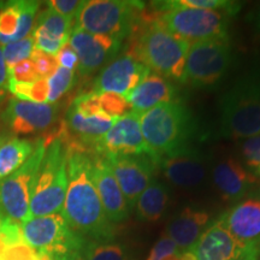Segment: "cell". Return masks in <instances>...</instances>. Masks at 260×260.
Instances as JSON below:
<instances>
[{"mask_svg":"<svg viewBox=\"0 0 260 260\" xmlns=\"http://www.w3.org/2000/svg\"><path fill=\"white\" fill-rule=\"evenodd\" d=\"M90 161L79 144L68 147V189L60 213L71 229L87 240L110 242L115 229L90 178Z\"/></svg>","mask_w":260,"mask_h":260,"instance_id":"6da1fadb","label":"cell"},{"mask_svg":"<svg viewBox=\"0 0 260 260\" xmlns=\"http://www.w3.org/2000/svg\"><path fill=\"white\" fill-rule=\"evenodd\" d=\"M220 134L249 139L260 134V69L253 68L237 79L219 102Z\"/></svg>","mask_w":260,"mask_h":260,"instance_id":"7a4b0ae2","label":"cell"},{"mask_svg":"<svg viewBox=\"0 0 260 260\" xmlns=\"http://www.w3.org/2000/svg\"><path fill=\"white\" fill-rule=\"evenodd\" d=\"M189 47L190 42L169 31L158 18H147L129 53L157 75L182 80Z\"/></svg>","mask_w":260,"mask_h":260,"instance_id":"3957f363","label":"cell"},{"mask_svg":"<svg viewBox=\"0 0 260 260\" xmlns=\"http://www.w3.org/2000/svg\"><path fill=\"white\" fill-rule=\"evenodd\" d=\"M141 133L148 147L160 160L162 155L189 145L195 121L181 102L160 104L140 116Z\"/></svg>","mask_w":260,"mask_h":260,"instance_id":"277c9868","label":"cell"},{"mask_svg":"<svg viewBox=\"0 0 260 260\" xmlns=\"http://www.w3.org/2000/svg\"><path fill=\"white\" fill-rule=\"evenodd\" d=\"M67 189L68 148L60 135L51 136L32 187L29 218L60 213Z\"/></svg>","mask_w":260,"mask_h":260,"instance_id":"5b68a950","label":"cell"},{"mask_svg":"<svg viewBox=\"0 0 260 260\" xmlns=\"http://www.w3.org/2000/svg\"><path fill=\"white\" fill-rule=\"evenodd\" d=\"M162 25L190 44L207 39L228 37V21L234 15L228 10L188 8L180 2L157 3Z\"/></svg>","mask_w":260,"mask_h":260,"instance_id":"8992f818","label":"cell"},{"mask_svg":"<svg viewBox=\"0 0 260 260\" xmlns=\"http://www.w3.org/2000/svg\"><path fill=\"white\" fill-rule=\"evenodd\" d=\"M144 8L142 3L124 0L86 2L75 17V28L109 37L121 44L135 28Z\"/></svg>","mask_w":260,"mask_h":260,"instance_id":"52a82bcc","label":"cell"},{"mask_svg":"<svg viewBox=\"0 0 260 260\" xmlns=\"http://www.w3.org/2000/svg\"><path fill=\"white\" fill-rule=\"evenodd\" d=\"M228 37L193 42L187 53L182 81L194 88H210L220 82L232 64Z\"/></svg>","mask_w":260,"mask_h":260,"instance_id":"ba28073f","label":"cell"},{"mask_svg":"<svg viewBox=\"0 0 260 260\" xmlns=\"http://www.w3.org/2000/svg\"><path fill=\"white\" fill-rule=\"evenodd\" d=\"M24 242L34 251L51 255L79 253L88 240L71 229L61 213L30 217L21 224Z\"/></svg>","mask_w":260,"mask_h":260,"instance_id":"9c48e42d","label":"cell"},{"mask_svg":"<svg viewBox=\"0 0 260 260\" xmlns=\"http://www.w3.org/2000/svg\"><path fill=\"white\" fill-rule=\"evenodd\" d=\"M46 149V140L39 139L27 161L9 176L0 180V214L23 223L29 218V204L32 187Z\"/></svg>","mask_w":260,"mask_h":260,"instance_id":"30bf717a","label":"cell"},{"mask_svg":"<svg viewBox=\"0 0 260 260\" xmlns=\"http://www.w3.org/2000/svg\"><path fill=\"white\" fill-rule=\"evenodd\" d=\"M115 175L126 204L132 210L140 194L153 182L158 164L148 155H102Z\"/></svg>","mask_w":260,"mask_h":260,"instance_id":"8fae6325","label":"cell"},{"mask_svg":"<svg viewBox=\"0 0 260 260\" xmlns=\"http://www.w3.org/2000/svg\"><path fill=\"white\" fill-rule=\"evenodd\" d=\"M141 113L130 111L117 118L111 129L98 140L95 149L102 155H148L159 165L158 158L146 144L140 126Z\"/></svg>","mask_w":260,"mask_h":260,"instance_id":"7c38bea8","label":"cell"},{"mask_svg":"<svg viewBox=\"0 0 260 260\" xmlns=\"http://www.w3.org/2000/svg\"><path fill=\"white\" fill-rule=\"evenodd\" d=\"M151 74L148 67L130 53L122 54L109 63L93 83L92 92L115 93L125 96Z\"/></svg>","mask_w":260,"mask_h":260,"instance_id":"4fadbf2b","label":"cell"},{"mask_svg":"<svg viewBox=\"0 0 260 260\" xmlns=\"http://www.w3.org/2000/svg\"><path fill=\"white\" fill-rule=\"evenodd\" d=\"M57 113L54 104L11 99L2 113V121L16 134H31L50 128L56 122Z\"/></svg>","mask_w":260,"mask_h":260,"instance_id":"5bb4252c","label":"cell"},{"mask_svg":"<svg viewBox=\"0 0 260 260\" xmlns=\"http://www.w3.org/2000/svg\"><path fill=\"white\" fill-rule=\"evenodd\" d=\"M159 167L171 184L183 189L200 186L206 175L204 154L190 145L162 155Z\"/></svg>","mask_w":260,"mask_h":260,"instance_id":"9a60e30c","label":"cell"},{"mask_svg":"<svg viewBox=\"0 0 260 260\" xmlns=\"http://www.w3.org/2000/svg\"><path fill=\"white\" fill-rule=\"evenodd\" d=\"M69 45L77 54V70L80 75L89 76L102 68L106 61L116 57L121 44L109 37L94 35L74 27L71 30Z\"/></svg>","mask_w":260,"mask_h":260,"instance_id":"2e32d148","label":"cell"},{"mask_svg":"<svg viewBox=\"0 0 260 260\" xmlns=\"http://www.w3.org/2000/svg\"><path fill=\"white\" fill-rule=\"evenodd\" d=\"M224 229L245 249H260V199H246L218 219Z\"/></svg>","mask_w":260,"mask_h":260,"instance_id":"e0dca14e","label":"cell"},{"mask_svg":"<svg viewBox=\"0 0 260 260\" xmlns=\"http://www.w3.org/2000/svg\"><path fill=\"white\" fill-rule=\"evenodd\" d=\"M90 178L102 200L104 211L110 222L121 223L129 218L130 209L118 182L105 159L94 157L90 161Z\"/></svg>","mask_w":260,"mask_h":260,"instance_id":"ac0fdd59","label":"cell"},{"mask_svg":"<svg viewBox=\"0 0 260 260\" xmlns=\"http://www.w3.org/2000/svg\"><path fill=\"white\" fill-rule=\"evenodd\" d=\"M73 19L57 14L47 8L38 16L32 30L35 50L56 57L65 45L69 44Z\"/></svg>","mask_w":260,"mask_h":260,"instance_id":"d6986e66","label":"cell"},{"mask_svg":"<svg viewBox=\"0 0 260 260\" xmlns=\"http://www.w3.org/2000/svg\"><path fill=\"white\" fill-rule=\"evenodd\" d=\"M40 3L31 0H17L2 5L0 10V45L27 38L34 25Z\"/></svg>","mask_w":260,"mask_h":260,"instance_id":"ffe728a7","label":"cell"},{"mask_svg":"<svg viewBox=\"0 0 260 260\" xmlns=\"http://www.w3.org/2000/svg\"><path fill=\"white\" fill-rule=\"evenodd\" d=\"M190 251L197 260H235L247 249L240 246L218 220H216L205 229Z\"/></svg>","mask_w":260,"mask_h":260,"instance_id":"44dd1931","label":"cell"},{"mask_svg":"<svg viewBox=\"0 0 260 260\" xmlns=\"http://www.w3.org/2000/svg\"><path fill=\"white\" fill-rule=\"evenodd\" d=\"M213 181L223 199L239 200L248 193L255 178L239 160L224 158L214 165Z\"/></svg>","mask_w":260,"mask_h":260,"instance_id":"7402d4cb","label":"cell"},{"mask_svg":"<svg viewBox=\"0 0 260 260\" xmlns=\"http://www.w3.org/2000/svg\"><path fill=\"white\" fill-rule=\"evenodd\" d=\"M176 89L165 77L157 74H149L141 83L126 94L125 99L130 111L144 113L160 104L174 102Z\"/></svg>","mask_w":260,"mask_h":260,"instance_id":"603a6c76","label":"cell"},{"mask_svg":"<svg viewBox=\"0 0 260 260\" xmlns=\"http://www.w3.org/2000/svg\"><path fill=\"white\" fill-rule=\"evenodd\" d=\"M209 220V213L186 207L169 224L167 236L181 252L190 251L203 235Z\"/></svg>","mask_w":260,"mask_h":260,"instance_id":"cb8c5ba5","label":"cell"},{"mask_svg":"<svg viewBox=\"0 0 260 260\" xmlns=\"http://www.w3.org/2000/svg\"><path fill=\"white\" fill-rule=\"evenodd\" d=\"M115 121V118L106 115L104 111L82 113L70 106L67 112L65 125L84 144L95 146L98 140L111 129Z\"/></svg>","mask_w":260,"mask_h":260,"instance_id":"d4e9b609","label":"cell"},{"mask_svg":"<svg viewBox=\"0 0 260 260\" xmlns=\"http://www.w3.org/2000/svg\"><path fill=\"white\" fill-rule=\"evenodd\" d=\"M168 201V188L160 182L153 181L136 200V217L141 222H157L164 214Z\"/></svg>","mask_w":260,"mask_h":260,"instance_id":"484cf974","label":"cell"},{"mask_svg":"<svg viewBox=\"0 0 260 260\" xmlns=\"http://www.w3.org/2000/svg\"><path fill=\"white\" fill-rule=\"evenodd\" d=\"M35 146L37 141L8 136L0 146V180L21 168L32 154Z\"/></svg>","mask_w":260,"mask_h":260,"instance_id":"4316f807","label":"cell"},{"mask_svg":"<svg viewBox=\"0 0 260 260\" xmlns=\"http://www.w3.org/2000/svg\"><path fill=\"white\" fill-rule=\"evenodd\" d=\"M83 260H125L124 249L121 245L88 240L81 253Z\"/></svg>","mask_w":260,"mask_h":260,"instance_id":"83f0119b","label":"cell"},{"mask_svg":"<svg viewBox=\"0 0 260 260\" xmlns=\"http://www.w3.org/2000/svg\"><path fill=\"white\" fill-rule=\"evenodd\" d=\"M75 82V71L58 67L57 70L47 79L48 94L47 104H54L69 92Z\"/></svg>","mask_w":260,"mask_h":260,"instance_id":"f1b7e54d","label":"cell"},{"mask_svg":"<svg viewBox=\"0 0 260 260\" xmlns=\"http://www.w3.org/2000/svg\"><path fill=\"white\" fill-rule=\"evenodd\" d=\"M9 92L14 94L16 99L47 104V79H40L32 83L9 84Z\"/></svg>","mask_w":260,"mask_h":260,"instance_id":"f546056e","label":"cell"},{"mask_svg":"<svg viewBox=\"0 0 260 260\" xmlns=\"http://www.w3.org/2000/svg\"><path fill=\"white\" fill-rule=\"evenodd\" d=\"M2 48L6 68L11 69L16 64L25 59H30L32 51L35 50L34 39L31 35H28L27 38L22 39V40L4 45Z\"/></svg>","mask_w":260,"mask_h":260,"instance_id":"4dcf8cb0","label":"cell"},{"mask_svg":"<svg viewBox=\"0 0 260 260\" xmlns=\"http://www.w3.org/2000/svg\"><path fill=\"white\" fill-rule=\"evenodd\" d=\"M98 96L103 111L112 118L117 119L130 112V106L125 96L115 93H100Z\"/></svg>","mask_w":260,"mask_h":260,"instance_id":"1f68e13d","label":"cell"},{"mask_svg":"<svg viewBox=\"0 0 260 260\" xmlns=\"http://www.w3.org/2000/svg\"><path fill=\"white\" fill-rule=\"evenodd\" d=\"M35 64L31 59H25L16 64L11 69H8L9 84L15 83H32L40 80Z\"/></svg>","mask_w":260,"mask_h":260,"instance_id":"d6a6232c","label":"cell"},{"mask_svg":"<svg viewBox=\"0 0 260 260\" xmlns=\"http://www.w3.org/2000/svg\"><path fill=\"white\" fill-rule=\"evenodd\" d=\"M30 59L32 60V63L35 64L39 76H40L41 79H48V77L57 70V68L59 67L56 57L39 50L32 51Z\"/></svg>","mask_w":260,"mask_h":260,"instance_id":"836d02e7","label":"cell"},{"mask_svg":"<svg viewBox=\"0 0 260 260\" xmlns=\"http://www.w3.org/2000/svg\"><path fill=\"white\" fill-rule=\"evenodd\" d=\"M241 153L246 164L254 170H260V134L246 139L241 144Z\"/></svg>","mask_w":260,"mask_h":260,"instance_id":"e575fe53","label":"cell"},{"mask_svg":"<svg viewBox=\"0 0 260 260\" xmlns=\"http://www.w3.org/2000/svg\"><path fill=\"white\" fill-rule=\"evenodd\" d=\"M86 2L83 0H51L47 2L48 8L64 17L74 19Z\"/></svg>","mask_w":260,"mask_h":260,"instance_id":"d590c367","label":"cell"},{"mask_svg":"<svg viewBox=\"0 0 260 260\" xmlns=\"http://www.w3.org/2000/svg\"><path fill=\"white\" fill-rule=\"evenodd\" d=\"M2 260H38V253L24 241H21L6 247Z\"/></svg>","mask_w":260,"mask_h":260,"instance_id":"8d00e7d4","label":"cell"},{"mask_svg":"<svg viewBox=\"0 0 260 260\" xmlns=\"http://www.w3.org/2000/svg\"><path fill=\"white\" fill-rule=\"evenodd\" d=\"M182 5L188 6V8H197L205 10H228L233 14L235 10L239 8L233 2H226V0H182L180 2Z\"/></svg>","mask_w":260,"mask_h":260,"instance_id":"74e56055","label":"cell"},{"mask_svg":"<svg viewBox=\"0 0 260 260\" xmlns=\"http://www.w3.org/2000/svg\"><path fill=\"white\" fill-rule=\"evenodd\" d=\"M58 65L61 68H65L68 70H75L79 64V59H77L76 52L73 50V47L69 44H67L65 46L59 51V53L56 56Z\"/></svg>","mask_w":260,"mask_h":260,"instance_id":"f35d334b","label":"cell"},{"mask_svg":"<svg viewBox=\"0 0 260 260\" xmlns=\"http://www.w3.org/2000/svg\"><path fill=\"white\" fill-rule=\"evenodd\" d=\"M9 92V81H8V68H6L4 56H3V48L0 47V99Z\"/></svg>","mask_w":260,"mask_h":260,"instance_id":"ab89813d","label":"cell"},{"mask_svg":"<svg viewBox=\"0 0 260 260\" xmlns=\"http://www.w3.org/2000/svg\"><path fill=\"white\" fill-rule=\"evenodd\" d=\"M260 249H247L243 254L235 260H259Z\"/></svg>","mask_w":260,"mask_h":260,"instance_id":"60d3db41","label":"cell"},{"mask_svg":"<svg viewBox=\"0 0 260 260\" xmlns=\"http://www.w3.org/2000/svg\"><path fill=\"white\" fill-rule=\"evenodd\" d=\"M54 260H83L79 253H68V254L52 255Z\"/></svg>","mask_w":260,"mask_h":260,"instance_id":"b9f144b4","label":"cell"},{"mask_svg":"<svg viewBox=\"0 0 260 260\" xmlns=\"http://www.w3.org/2000/svg\"><path fill=\"white\" fill-rule=\"evenodd\" d=\"M252 22L254 24V28L256 30V34L260 39V5L255 9L254 14H252Z\"/></svg>","mask_w":260,"mask_h":260,"instance_id":"7bdbcfd3","label":"cell"},{"mask_svg":"<svg viewBox=\"0 0 260 260\" xmlns=\"http://www.w3.org/2000/svg\"><path fill=\"white\" fill-rule=\"evenodd\" d=\"M2 219H3V216L0 214V260H2L3 255H4V253H5V249H6V245H5L4 240H3V236H2Z\"/></svg>","mask_w":260,"mask_h":260,"instance_id":"ee69618b","label":"cell"},{"mask_svg":"<svg viewBox=\"0 0 260 260\" xmlns=\"http://www.w3.org/2000/svg\"><path fill=\"white\" fill-rule=\"evenodd\" d=\"M6 138H8V136H6V135H0V146L3 145V142L5 141Z\"/></svg>","mask_w":260,"mask_h":260,"instance_id":"f6af8a7d","label":"cell"},{"mask_svg":"<svg viewBox=\"0 0 260 260\" xmlns=\"http://www.w3.org/2000/svg\"><path fill=\"white\" fill-rule=\"evenodd\" d=\"M0 6H2V3H0Z\"/></svg>","mask_w":260,"mask_h":260,"instance_id":"bcb514c9","label":"cell"},{"mask_svg":"<svg viewBox=\"0 0 260 260\" xmlns=\"http://www.w3.org/2000/svg\"><path fill=\"white\" fill-rule=\"evenodd\" d=\"M259 174H260V171H259Z\"/></svg>","mask_w":260,"mask_h":260,"instance_id":"7dc6e473","label":"cell"},{"mask_svg":"<svg viewBox=\"0 0 260 260\" xmlns=\"http://www.w3.org/2000/svg\"><path fill=\"white\" fill-rule=\"evenodd\" d=\"M259 171H260V170H259ZM259 171H258V172H259Z\"/></svg>","mask_w":260,"mask_h":260,"instance_id":"c3c4849f","label":"cell"}]
</instances>
